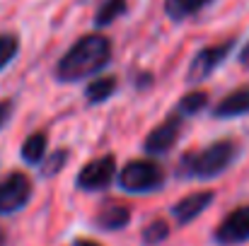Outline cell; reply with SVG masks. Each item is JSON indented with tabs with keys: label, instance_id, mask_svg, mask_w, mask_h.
Instances as JSON below:
<instances>
[{
	"label": "cell",
	"instance_id": "22",
	"mask_svg": "<svg viewBox=\"0 0 249 246\" xmlns=\"http://www.w3.org/2000/svg\"><path fill=\"white\" fill-rule=\"evenodd\" d=\"M73 246H102V244H97V242H92V239H75Z\"/></svg>",
	"mask_w": 249,
	"mask_h": 246
},
{
	"label": "cell",
	"instance_id": "18",
	"mask_svg": "<svg viewBox=\"0 0 249 246\" xmlns=\"http://www.w3.org/2000/svg\"><path fill=\"white\" fill-rule=\"evenodd\" d=\"M167 237H169V227H167V222H162V220H155V222H150L143 230V242L148 246H158L160 242H165Z\"/></svg>",
	"mask_w": 249,
	"mask_h": 246
},
{
	"label": "cell",
	"instance_id": "14",
	"mask_svg": "<svg viewBox=\"0 0 249 246\" xmlns=\"http://www.w3.org/2000/svg\"><path fill=\"white\" fill-rule=\"evenodd\" d=\"M114 92H116V78L102 75V78H97V80H92L87 84L85 97H87L89 104H102V101H107Z\"/></svg>",
	"mask_w": 249,
	"mask_h": 246
},
{
	"label": "cell",
	"instance_id": "2",
	"mask_svg": "<svg viewBox=\"0 0 249 246\" xmlns=\"http://www.w3.org/2000/svg\"><path fill=\"white\" fill-rule=\"evenodd\" d=\"M235 155H237L235 143L220 140L203 150L186 152L181 157V162L177 164V174L181 179H213L235 162Z\"/></svg>",
	"mask_w": 249,
	"mask_h": 246
},
{
	"label": "cell",
	"instance_id": "16",
	"mask_svg": "<svg viewBox=\"0 0 249 246\" xmlns=\"http://www.w3.org/2000/svg\"><path fill=\"white\" fill-rule=\"evenodd\" d=\"M126 12V0H104L94 15V27H109Z\"/></svg>",
	"mask_w": 249,
	"mask_h": 246
},
{
	"label": "cell",
	"instance_id": "5",
	"mask_svg": "<svg viewBox=\"0 0 249 246\" xmlns=\"http://www.w3.org/2000/svg\"><path fill=\"white\" fill-rule=\"evenodd\" d=\"M114 176H119L116 160L111 155H104V157H97L85 164L75 179V186L80 191H104L114 181Z\"/></svg>",
	"mask_w": 249,
	"mask_h": 246
},
{
	"label": "cell",
	"instance_id": "3",
	"mask_svg": "<svg viewBox=\"0 0 249 246\" xmlns=\"http://www.w3.org/2000/svg\"><path fill=\"white\" fill-rule=\"evenodd\" d=\"M165 169L153 160H133L124 164L116 176L121 191L126 193H153L160 186H165Z\"/></svg>",
	"mask_w": 249,
	"mask_h": 246
},
{
	"label": "cell",
	"instance_id": "4",
	"mask_svg": "<svg viewBox=\"0 0 249 246\" xmlns=\"http://www.w3.org/2000/svg\"><path fill=\"white\" fill-rule=\"evenodd\" d=\"M32 179L22 171H12L0 179V215H12L22 210L32 198Z\"/></svg>",
	"mask_w": 249,
	"mask_h": 246
},
{
	"label": "cell",
	"instance_id": "17",
	"mask_svg": "<svg viewBox=\"0 0 249 246\" xmlns=\"http://www.w3.org/2000/svg\"><path fill=\"white\" fill-rule=\"evenodd\" d=\"M17 51H19V39H17V34H0V70H5L12 61H15V56H17Z\"/></svg>",
	"mask_w": 249,
	"mask_h": 246
},
{
	"label": "cell",
	"instance_id": "6",
	"mask_svg": "<svg viewBox=\"0 0 249 246\" xmlns=\"http://www.w3.org/2000/svg\"><path fill=\"white\" fill-rule=\"evenodd\" d=\"M232 46H235V41L228 39V41H223V44H213V46L201 49V51L194 56L191 66H189V75H186V80L189 82H201V80H206V78H211V73H213V70H215V68L230 56Z\"/></svg>",
	"mask_w": 249,
	"mask_h": 246
},
{
	"label": "cell",
	"instance_id": "1",
	"mask_svg": "<svg viewBox=\"0 0 249 246\" xmlns=\"http://www.w3.org/2000/svg\"><path fill=\"white\" fill-rule=\"evenodd\" d=\"M111 61V41L94 32L80 36L56 63V78L61 82H80L102 73Z\"/></svg>",
	"mask_w": 249,
	"mask_h": 246
},
{
	"label": "cell",
	"instance_id": "19",
	"mask_svg": "<svg viewBox=\"0 0 249 246\" xmlns=\"http://www.w3.org/2000/svg\"><path fill=\"white\" fill-rule=\"evenodd\" d=\"M66 160H68V152H66V150L49 152V157H46V160H44V164H41V166H44V174H46V176H53V174H56V171L66 164Z\"/></svg>",
	"mask_w": 249,
	"mask_h": 246
},
{
	"label": "cell",
	"instance_id": "11",
	"mask_svg": "<svg viewBox=\"0 0 249 246\" xmlns=\"http://www.w3.org/2000/svg\"><path fill=\"white\" fill-rule=\"evenodd\" d=\"M245 114H249V87H240V89L230 92L213 109L215 118H235V116H245Z\"/></svg>",
	"mask_w": 249,
	"mask_h": 246
},
{
	"label": "cell",
	"instance_id": "8",
	"mask_svg": "<svg viewBox=\"0 0 249 246\" xmlns=\"http://www.w3.org/2000/svg\"><path fill=\"white\" fill-rule=\"evenodd\" d=\"M215 242L220 246H235L249 242V205L235 208L215 227Z\"/></svg>",
	"mask_w": 249,
	"mask_h": 246
},
{
	"label": "cell",
	"instance_id": "15",
	"mask_svg": "<svg viewBox=\"0 0 249 246\" xmlns=\"http://www.w3.org/2000/svg\"><path fill=\"white\" fill-rule=\"evenodd\" d=\"M206 104H208V94H206V92H201V89H198V92H189V94L174 106V114L181 116V118H189V116L203 111Z\"/></svg>",
	"mask_w": 249,
	"mask_h": 246
},
{
	"label": "cell",
	"instance_id": "21",
	"mask_svg": "<svg viewBox=\"0 0 249 246\" xmlns=\"http://www.w3.org/2000/svg\"><path fill=\"white\" fill-rule=\"evenodd\" d=\"M240 63H242L245 68H249V44L242 49V51H240Z\"/></svg>",
	"mask_w": 249,
	"mask_h": 246
},
{
	"label": "cell",
	"instance_id": "7",
	"mask_svg": "<svg viewBox=\"0 0 249 246\" xmlns=\"http://www.w3.org/2000/svg\"><path fill=\"white\" fill-rule=\"evenodd\" d=\"M184 121H186V118H181V116H177V114L172 111L165 121H162L160 126H155V128L150 131V135L145 138V143H143L145 152H148V155H165V152H169V150L174 148V143L179 140V135H181Z\"/></svg>",
	"mask_w": 249,
	"mask_h": 246
},
{
	"label": "cell",
	"instance_id": "13",
	"mask_svg": "<svg viewBox=\"0 0 249 246\" xmlns=\"http://www.w3.org/2000/svg\"><path fill=\"white\" fill-rule=\"evenodd\" d=\"M213 0H165V12L169 19L181 22L194 17L196 12H201L203 7H208Z\"/></svg>",
	"mask_w": 249,
	"mask_h": 246
},
{
	"label": "cell",
	"instance_id": "12",
	"mask_svg": "<svg viewBox=\"0 0 249 246\" xmlns=\"http://www.w3.org/2000/svg\"><path fill=\"white\" fill-rule=\"evenodd\" d=\"M46 148H49V138H46V133L44 131H36V133H32L24 143H22V160L27 164H44V160L49 157V152H46Z\"/></svg>",
	"mask_w": 249,
	"mask_h": 246
},
{
	"label": "cell",
	"instance_id": "10",
	"mask_svg": "<svg viewBox=\"0 0 249 246\" xmlns=\"http://www.w3.org/2000/svg\"><path fill=\"white\" fill-rule=\"evenodd\" d=\"M131 222V210L121 203H104L94 217V225L104 232H116V230H124L126 225Z\"/></svg>",
	"mask_w": 249,
	"mask_h": 246
},
{
	"label": "cell",
	"instance_id": "9",
	"mask_svg": "<svg viewBox=\"0 0 249 246\" xmlns=\"http://www.w3.org/2000/svg\"><path fill=\"white\" fill-rule=\"evenodd\" d=\"M211 203H213V191H196V193H189L186 198H181L179 203H174L172 205V215H174V220L179 225H189Z\"/></svg>",
	"mask_w": 249,
	"mask_h": 246
},
{
	"label": "cell",
	"instance_id": "20",
	"mask_svg": "<svg viewBox=\"0 0 249 246\" xmlns=\"http://www.w3.org/2000/svg\"><path fill=\"white\" fill-rule=\"evenodd\" d=\"M10 111H12V99H2V101H0V128H2V123L10 118Z\"/></svg>",
	"mask_w": 249,
	"mask_h": 246
}]
</instances>
